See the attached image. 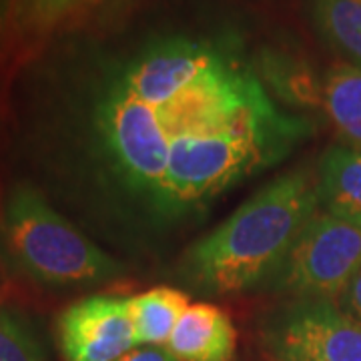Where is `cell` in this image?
Here are the masks:
<instances>
[{
    "mask_svg": "<svg viewBox=\"0 0 361 361\" xmlns=\"http://www.w3.org/2000/svg\"><path fill=\"white\" fill-rule=\"evenodd\" d=\"M0 361H44L28 322L6 307H0Z\"/></svg>",
    "mask_w": 361,
    "mask_h": 361,
    "instance_id": "obj_14",
    "label": "cell"
},
{
    "mask_svg": "<svg viewBox=\"0 0 361 361\" xmlns=\"http://www.w3.org/2000/svg\"><path fill=\"white\" fill-rule=\"evenodd\" d=\"M97 0H13V49L14 63L28 61L35 49L42 47L56 30H61Z\"/></svg>",
    "mask_w": 361,
    "mask_h": 361,
    "instance_id": "obj_9",
    "label": "cell"
},
{
    "mask_svg": "<svg viewBox=\"0 0 361 361\" xmlns=\"http://www.w3.org/2000/svg\"><path fill=\"white\" fill-rule=\"evenodd\" d=\"M56 336L65 361H116L137 348L129 299H78L61 313Z\"/></svg>",
    "mask_w": 361,
    "mask_h": 361,
    "instance_id": "obj_6",
    "label": "cell"
},
{
    "mask_svg": "<svg viewBox=\"0 0 361 361\" xmlns=\"http://www.w3.org/2000/svg\"><path fill=\"white\" fill-rule=\"evenodd\" d=\"M273 361H361V323L329 299H287L261 323Z\"/></svg>",
    "mask_w": 361,
    "mask_h": 361,
    "instance_id": "obj_5",
    "label": "cell"
},
{
    "mask_svg": "<svg viewBox=\"0 0 361 361\" xmlns=\"http://www.w3.org/2000/svg\"><path fill=\"white\" fill-rule=\"evenodd\" d=\"M0 129H2V97H0Z\"/></svg>",
    "mask_w": 361,
    "mask_h": 361,
    "instance_id": "obj_18",
    "label": "cell"
},
{
    "mask_svg": "<svg viewBox=\"0 0 361 361\" xmlns=\"http://www.w3.org/2000/svg\"><path fill=\"white\" fill-rule=\"evenodd\" d=\"M317 207V183L310 169L279 175L187 251L185 279L213 295L267 283Z\"/></svg>",
    "mask_w": 361,
    "mask_h": 361,
    "instance_id": "obj_2",
    "label": "cell"
},
{
    "mask_svg": "<svg viewBox=\"0 0 361 361\" xmlns=\"http://www.w3.org/2000/svg\"><path fill=\"white\" fill-rule=\"evenodd\" d=\"M310 14L325 44L361 68V0H310Z\"/></svg>",
    "mask_w": 361,
    "mask_h": 361,
    "instance_id": "obj_12",
    "label": "cell"
},
{
    "mask_svg": "<svg viewBox=\"0 0 361 361\" xmlns=\"http://www.w3.org/2000/svg\"><path fill=\"white\" fill-rule=\"evenodd\" d=\"M322 106L345 145L361 149V68L331 66L322 80Z\"/></svg>",
    "mask_w": 361,
    "mask_h": 361,
    "instance_id": "obj_11",
    "label": "cell"
},
{
    "mask_svg": "<svg viewBox=\"0 0 361 361\" xmlns=\"http://www.w3.org/2000/svg\"><path fill=\"white\" fill-rule=\"evenodd\" d=\"M0 225L6 253L40 285H97L115 279L123 271L30 185L14 187Z\"/></svg>",
    "mask_w": 361,
    "mask_h": 361,
    "instance_id": "obj_3",
    "label": "cell"
},
{
    "mask_svg": "<svg viewBox=\"0 0 361 361\" xmlns=\"http://www.w3.org/2000/svg\"><path fill=\"white\" fill-rule=\"evenodd\" d=\"M189 307V297L175 287H153L129 299L137 345L167 348L173 329Z\"/></svg>",
    "mask_w": 361,
    "mask_h": 361,
    "instance_id": "obj_10",
    "label": "cell"
},
{
    "mask_svg": "<svg viewBox=\"0 0 361 361\" xmlns=\"http://www.w3.org/2000/svg\"><path fill=\"white\" fill-rule=\"evenodd\" d=\"M360 269L361 227L315 213L265 285L271 293L287 299H329L337 303Z\"/></svg>",
    "mask_w": 361,
    "mask_h": 361,
    "instance_id": "obj_4",
    "label": "cell"
},
{
    "mask_svg": "<svg viewBox=\"0 0 361 361\" xmlns=\"http://www.w3.org/2000/svg\"><path fill=\"white\" fill-rule=\"evenodd\" d=\"M263 87L295 106H317L322 104V82L313 77L310 65L293 54L279 51H263L255 65Z\"/></svg>",
    "mask_w": 361,
    "mask_h": 361,
    "instance_id": "obj_13",
    "label": "cell"
},
{
    "mask_svg": "<svg viewBox=\"0 0 361 361\" xmlns=\"http://www.w3.org/2000/svg\"><path fill=\"white\" fill-rule=\"evenodd\" d=\"M315 183L327 215L361 227V149L331 145L319 159Z\"/></svg>",
    "mask_w": 361,
    "mask_h": 361,
    "instance_id": "obj_8",
    "label": "cell"
},
{
    "mask_svg": "<svg viewBox=\"0 0 361 361\" xmlns=\"http://www.w3.org/2000/svg\"><path fill=\"white\" fill-rule=\"evenodd\" d=\"M116 361H177L173 357V353L167 348H155V345H147L142 349H130L129 353H125L123 357Z\"/></svg>",
    "mask_w": 361,
    "mask_h": 361,
    "instance_id": "obj_17",
    "label": "cell"
},
{
    "mask_svg": "<svg viewBox=\"0 0 361 361\" xmlns=\"http://www.w3.org/2000/svg\"><path fill=\"white\" fill-rule=\"evenodd\" d=\"M167 349L177 361H233L237 331L221 307L193 303L173 329Z\"/></svg>",
    "mask_w": 361,
    "mask_h": 361,
    "instance_id": "obj_7",
    "label": "cell"
},
{
    "mask_svg": "<svg viewBox=\"0 0 361 361\" xmlns=\"http://www.w3.org/2000/svg\"><path fill=\"white\" fill-rule=\"evenodd\" d=\"M11 13H13V0H0V85H2V78L16 68Z\"/></svg>",
    "mask_w": 361,
    "mask_h": 361,
    "instance_id": "obj_15",
    "label": "cell"
},
{
    "mask_svg": "<svg viewBox=\"0 0 361 361\" xmlns=\"http://www.w3.org/2000/svg\"><path fill=\"white\" fill-rule=\"evenodd\" d=\"M0 283H2V281H0Z\"/></svg>",
    "mask_w": 361,
    "mask_h": 361,
    "instance_id": "obj_19",
    "label": "cell"
},
{
    "mask_svg": "<svg viewBox=\"0 0 361 361\" xmlns=\"http://www.w3.org/2000/svg\"><path fill=\"white\" fill-rule=\"evenodd\" d=\"M92 147L163 217L199 211L311 133L271 101L229 39L173 35L104 66L87 89Z\"/></svg>",
    "mask_w": 361,
    "mask_h": 361,
    "instance_id": "obj_1",
    "label": "cell"
},
{
    "mask_svg": "<svg viewBox=\"0 0 361 361\" xmlns=\"http://www.w3.org/2000/svg\"><path fill=\"white\" fill-rule=\"evenodd\" d=\"M337 305L361 323V269L353 275L345 291L337 299Z\"/></svg>",
    "mask_w": 361,
    "mask_h": 361,
    "instance_id": "obj_16",
    "label": "cell"
}]
</instances>
